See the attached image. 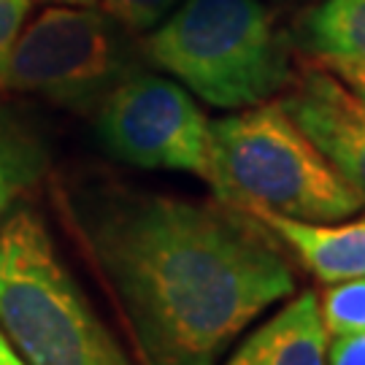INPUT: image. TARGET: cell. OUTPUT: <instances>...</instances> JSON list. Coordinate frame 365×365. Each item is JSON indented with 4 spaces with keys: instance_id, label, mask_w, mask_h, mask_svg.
Masks as SVG:
<instances>
[{
    "instance_id": "7c38bea8",
    "label": "cell",
    "mask_w": 365,
    "mask_h": 365,
    "mask_svg": "<svg viewBox=\"0 0 365 365\" xmlns=\"http://www.w3.org/2000/svg\"><path fill=\"white\" fill-rule=\"evenodd\" d=\"M322 319H325L327 336L365 330V276L330 284L322 295Z\"/></svg>"
},
{
    "instance_id": "9c48e42d",
    "label": "cell",
    "mask_w": 365,
    "mask_h": 365,
    "mask_svg": "<svg viewBox=\"0 0 365 365\" xmlns=\"http://www.w3.org/2000/svg\"><path fill=\"white\" fill-rule=\"evenodd\" d=\"M222 365H327V327L317 292H300L252 330Z\"/></svg>"
},
{
    "instance_id": "4fadbf2b",
    "label": "cell",
    "mask_w": 365,
    "mask_h": 365,
    "mask_svg": "<svg viewBox=\"0 0 365 365\" xmlns=\"http://www.w3.org/2000/svg\"><path fill=\"white\" fill-rule=\"evenodd\" d=\"M108 16L130 30H155L168 16L179 0H101Z\"/></svg>"
},
{
    "instance_id": "2e32d148",
    "label": "cell",
    "mask_w": 365,
    "mask_h": 365,
    "mask_svg": "<svg viewBox=\"0 0 365 365\" xmlns=\"http://www.w3.org/2000/svg\"><path fill=\"white\" fill-rule=\"evenodd\" d=\"M336 71L341 81H346V87L365 101V63H339Z\"/></svg>"
},
{
    "instance_id": "9a60e30c",
    "label": "cell",
    "mask_w": 365,
    "mask_h": 365,
    "mask_svg": "<svg viewBox=\"0 0 365 365\" xmlns=\"http://www.w3.org/2000/svg\"><path fill=\"white\" fill-rule=\"evenodd\" d=\"M327 365H365V330L333 336L327 344Z\"/></svg>"
},
{
    "instance_id": "5bb4252c",
    "label": "cell",
    "mask_w": 365,
    "mask_h": 365,
    "mask_svg": "<svg viewBox=\"0 0 365 365\" xmlns=\"http://www.w3.org/2000/svg\"><path fill=\"white\" fill-rule=\"evenodd\" d=\"M33 11V0H0V87L6 76V66L14 52V43L25 30L27 16Z\"/></svg>"
},
{
    "instance_id": "6da1fadb",
    "label": "cell",
    "mask_w": 365,
    "mask_h": 365,
    "mask_svg": "<svg viewBox=\"0 0 365 365\" xmlns=\"http://www.w3.org/2000/svg\"><path fill=\"white\" fill-rule=\"evenodd\" d=\"M76 225L141 365H217L295 292L271 230L222 200L108 187L76 203Z\"/></svg>"
},
{
    "instance_id": "8992f818",
    "label": "cell",
    "mask_w": 365,
    "mask_h": 365,
    "mask_svg": "<svg viewBox=\"0 0 365 365\" xmlns=\"http://www.w3.org/2000/svg\"><path fill=\"white\" fill-rule=\"evenodd\" d=\"M95 125L111 157L135 168L192 173L220 192L211 122L179 81L133 71L98 103Z\"/></svg>"
},
{
    "instance_id": "5b68a950",
    "label": "cell",
    "mask_w": 365,
    "mask_h": 365,
    "mask_svg": "<svg viewBox=\"0 0 365 365\" xmlns=\"http://www.w3.org/2000/svg\"><path fill=\"white\" fill-rule=\"evenodd\" d=\"M130 73V46L114 16L95 6H54L19 33L3 87L87 108Z\"/></svg>"
},
{
    "instance_id": "ac0fdd59",
    "label": "cell",
    "mask_w": 365,
    "mask_h": 365,
    "mask_svg": "<svg viewBox=\"0 0 365 365\" xmlns=\"http://www.w3.org/2000/svg\"><path fill=\"white\" fill-rule=\"evenodd\" d=\"M49 3H57V6H81V9L98 6V0H49Z\"/></svg>"
},
{
    "instance_id": "30bf717a",
    "label": "cell",
    "mask_w": 365,
    "mask_h": 365,
    "mask_svg": "<svg viewBox=\"0 0 365 365\" xmlns=\"http://www.w3.org/2000/svg\"><path fill=\"white\" fill-rule=\"evenodd\" d=\"M306 43L330 66L365 63V0H322L303 22Z\"/></svg>"
},
{
    "instance_id": "e0dca14e",
    "label": "cell",
    "mask_w": 365,
    "mask_h": 365,
    "mask_svg": "<svg viewBox=\"0 0 365 365\" xmlns=\"http://www.w3.org/2000/svg\"><path fill=\"white\" fill-rule=\"evenodd\" d=\"M0 365H27L25 357L16 352V346L9 341L3 330H0Z\"/></svg>"
},
{
    "instance_id": "8fae6325",
    "label": "cell",
    "mask_w": 365,
    "mask_h": 365,
    "mask_svg": "<svg viewBox=\"0 0 365 365\" xmlns=\"http://www.w3.org/2000/svg\"><path fill=\"white\" fill-rule=\"evenodd\" d=\"M46 170L41 141L14 119L0 114V227L19 195H25Z\"/></svg>"
},
{
    "instance_id": "3957f363",
    "label": "cell",
    "mask_w": 365,
    "mask_h": 365,
    "mask_svg": "<svg viewBox=\"0 0 365 365\" xmlns=\"http://www.w3.org/2000/svg\"><path fill=\"white\" fill-rule=\"evenodd\" d=\"M146 57L217 108L265 103L289 78L287 43L262 0H182L146 38Z\"/></svg>"
},
{
    "instance_id": "52a82bcc",
    "label": "cell",
    "mask_w": 365,
    "mask_h": 365,
    "mask_svg": "<svg viewBox=\"0 0 365 365\" xmlns=\"http://www.w3.org/2000/svg\"><path fill=\"white\" fill-rule=\"evenodd\" d=\"M282 106L365 203V101L325 71L306 73Z\"/></svg>"
},
{
    "instance_id": "7a4b0ae2",
    "label": "cell",
    "mask_w": 365,
    "mask_h": 365,
    "mask_svg": "<svg viewBox=\"0 0 365 365\" xmlns=\"http://www.w3.org/2000/svg\"><path fill=\"white\" fill-rule=\"evenodd\" d=\"M0 330L27 365H133L30 209L0 227Z\"/></svg>"
},
{
    "instance_id": "277c9868",
    "label": "cell",
    "mask_w": 365,
    "mask_h": 365,
    "mask_svg": "<svg viewBox=\"0 0 365 365\" xmlns=\"http://www.w3.org/2000/svg\"><path fill=\"white\" fill-rule=\"evenodd\" d=\"M211 135L217 200L227 206L300 222H339L365 206L282 103H257L217 119Z\"/></svg>"
},
{
    "instance_id": "ba28073f",
    "label": "cell",
    "mask_w": 365,
    "mask_h": 365,
    "mask_svg": "<svg viewBox=\"0 0 365 365\" xmlns=\"http://www.w3.org/2000/svg\"><path fill=\"white\" fill-rule=\"evenodd\" d=\"M276 241L295 252L303 268L322 284L365 276V217L352 222H300L265 209H247Z\"/></svg>"
}]
</instances>
